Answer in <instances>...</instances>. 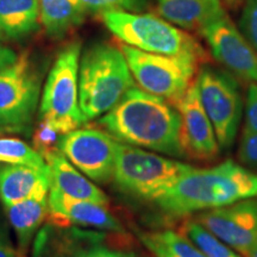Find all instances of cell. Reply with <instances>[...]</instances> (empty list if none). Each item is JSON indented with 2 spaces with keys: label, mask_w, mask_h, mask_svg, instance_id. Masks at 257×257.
Returning a JSON list of instances; mask_svg holds the SVG:
<instances>
[{
  "label": "cell",
  "mask_w": 257,
  "mask_h": 257,
  "mask_svg": "<svg viewBox=\"0 0 257 257\" xmlns=\"http://www.w3.org/2000/svg\"><path fill=\"white\" fill-rule=\"evenodd\" d=\"M98 124L119 143L175 159L182 157L178 110L142 88L134 86L128 89L99 118Z\"/></svg>",
  "instance_id": "1"
},
{
  "label": "cell",
  "mask_w": 257,
  "mask_h": 257,
  "mask_svg": "<svg viewBox=\"0 0 257 257\" xmlns=\"http://www.w3.org/2000/svg\"><path fill=\"white\" fill-rule=\"evenodd\" d=\"M257 198V174L232 160L208 168L193 167L153 201L163 214L181 218Z\"/></svg>",
  "instance_id": "2"
},
{
  "label": "cell",
  "mask_w": 257,
  "mask_h": 257,
  "mask_svg": "<svg viewBox=\"0 0 257 257\" xmlns=\"http://www.w3.org/2000/svg\"><path fill=\"white\" fill-rule=\"evenodd\" d=\"M134 86L120 48L104 42L92 44L79 66V105L85 123L110 111Z\"/></svg>",
  "instance_id": "3"
},
{
  "label": "cell",
  "mask_w": 257,
  "mask_h": 257,
  "mask_svg": "<svg viewBox=\"0 0 257 257\" xmlns=\"http://www.w3.org/2000/svg\"><path fill=\"white\" fill-rule=\"evenodd\" d=\"M100 17L106 28L126 46L159 55L193 57L201 63L206 60V53L194 37L155 15L108 11Z\"/></svg>",
  "instance_id": "4"
},
{
  "label": "cell",
  "mask_w": 257,
  "mask_h": 257,
  "mask_svg": "<svg viewBox=\"0 0 257 257\" xmlns=\"http://www.w3.org/2000/svg\"><path fill=\"white\" fill-rule=\"evenodd\" d=\"M192 168L174 157L118 142L112 181L127 197L153 202Z\"/></svg>",
  "instance_id": "5"
},
{
  "label": "cell",
  "mask_w": 257,
  "mask_h": 257,
  "mask_svg": "<svg viewBox=\"0 0 257 257\" xmlns=\"http://www.w3.org/2000/svg\"><path fill=\"white\" fill-rule=\"evenodd\" d=\"M81 44L72 42L57 54L41 93L40 119L47 120L61 135L85 123L79 105V66Z\"/></svg>",
  "instance_id": "6"
},
{
  "label": "cell",
  "mask_w": 257,
  "mask_h": 257,
  "mask_svg": "<svg viewBox=\"0 0 257 257\" xmlns=\"http://www.w3.org/2000/svg\"><path fill=\"white\" fill-rule=\"evenodd\" d=\"M135 81L144 91L175 106L194 81L201 62L186 56H167L146 53L121 43Z\"/></svg>",
  "instance_id": "7"
},
{
  "label": "cell",
  "mask_w": 257,
  "mask_h": 257,
  "mask_svg": "<svg viewBox=\"0 0 257 257\" xmlns=\"http://www.w3.org/2000/svg\"><path fill=\"white\" fill-rule=\"evenodd\" d=\"M41 100V74L27 53L0 72V131L31 133Z\"/></svg>",
  "instance_id": "8"
},
{
  "label": "cell",
  "mask_w": 257,
  "mask_h": 257,
  "mask_svg": "<svg viewBox=\"0 0 257 257\" xmlns=\"http://www.w3.org/2000/svg\"><path fill=\"white\" fill-rule=\"evenodd\" d=\"M195 81L220 150H229L236 141L242 119L243 101L238 82L230 74L212 66H202Z\"/></svg>",
  "instance_id": "9"
},
{
  "label": "cell",
  "mask_w": 257,
  "mask_h": 257,
  "mask_svg": "<svg viewBox=\"0 0 257 257\" xmlns=\"http://www.w3.org/2000/svg\"><path fill=\"white\" fill-rule=\"evenodd\" d=\"M117 149L118 141L101 128H75L57 142V150L96 184L112 181Z\"/></svg>",
  "instance_id": "10"
},
{
  "label": "cell",
  "mask_w": 257,
  "mask_h": 257,
  "mask_svg": "<svg viewBox=\"0 0 257 257\" xmlns=\"http://www.w3.org/2000/svg\"><path fill=\"white\" fill-rule=\"evenodd\" d=\"M195 220L244 257L257 245V198L200 212Z\"/></svg>",
  "instance_id": "11"
},
{
  "label": "cell",
  "mask_w": 257,
  "mask_h": 257,
  "mask_svg": "<svg viewBox=\"0 0 257 257\" xmlns=\"http://www.w3.org/2000/svg\"><path fill=\"white\" fill-rule=\"evenodd\" d=\"M212 56L225 69L244 81L257 82V53L227 16L205 25L199 31Z\"/></svg>",
  "instance_id": "12"
},
{
  "label": "cell",
  "mask_w": 257,
  "mask_h": 257,
  "mask_svg": "<svg viewBox=\"0 0 257 257\" xmlns=\"http://www.w3.org/2000/svg\"><path fill=\"white\" fill-rule=\"evenodd\" d=\"M174 107L180 114L182 157L201 162L216 160L220 154V147L214 128L201 105L195 80Z\"/></svg>",
  "instance_id": "13"
},
{
  "label": "cell",
  "mask_w": 257,
  "mask_h": 257,
  "mask_svg": "<svg viewBox=\"0 0 257 257\" xmlns=\"http://www.w3.org/2000/svg\"><path fill=\"white\" fill-rule=\"evenodd\" d=\"M48 205L50 216L61 225L75 224L100 231L124 232L123 225L112 216L107 206L68 197L53 187L48 194Z\"/></svg>",
  "instance_id": "14"
},
{
  "label": "cell",
  "mask_w": 257,
  "mask_h": 257,
  "mask_svg": "<svg viewBox=\"0 0 257 257\" xmlns=\"http://www.w3.org/2000/svg\"><path fill=\"white\" fill-rule=\"evenodd\" d=\"M50 173V187L68 197L108 206L110 199L91 179L76 169L59 150L43 154Z\"/></svg>",
  "instance_id": "15"
},
{
  "label": "cell",
  "mask_w": 257,
  "mask_h": 257,
  "mask_svg": "<svg viewBox=\"0 0 257 257\" xmlns=\"http://www.w3.org/2000/svg\"><path fill=\"white\" fill-rule=\"evenodd\" d=\"M162 18L187 31H200L205 25L224 16L220 0H156Z\"/></svg>",
  "instance_id": "16"
},
{
  "label": "cell",
  "mask_w": 257,
  "mask_h": 257,
  "mask_svg": "<svg viewBox=\"0 0 257 257\" xmlns=\"http://www.w3.org/2000/svg\"><path fill=\"white\" fill-rule=\"evenodd\" d=\"M49 189V168L40 169L25 165L0 167V200L4 206Z\"/></svg>",
  "instance_id": "17"
},
{
  "label": "cell",
  "mask_w": 257,
  "mask_h": 257,
  "mask_svg": "<svg viewBox=\"0 0 257 257\" xmlns=\"http://www.w3.org/2000/svg\"><path fill=\"white\" fill-rule=\"evenodd\" d=\"M48 194L49 191L38 192L23 200L4 206L10 224L17 237L18 253L22 257L27 255L38 227L46 219L49 212Z\"/></svg>",
  "instance_id": "18"
},
{
  "label": "cell",
  "mask_w": 257,
  "mask_h": 257,
  "mask_svg": "<svg viewBox=\"0 0 257 257\" xmlns=\"http://www.w3.org/2000/svg\"><path fill=\"white\" fill-rule=\"evenodd\" d=\"M38 0H0V40L22 41L40 29Z\"/></svg>",
  "instance_id": "19"
},
{
  "label": "cell",
  "mask_w": 257,
  "mask_h": 257,
  "mask_svg": "<svg viewBox=\"0 0 257 257\" xmlns=\"http://www.w3.org/2000/svg\"><path fill=\"white\" fill-rule=\"evenodd\" d=\"M40 21L50 37L61 38L82 24L87 9L81 0H38Z\"/></svg>",
  "instance_id": "20"
},
{
  "label": "cell",
  "mask_w": 257,
  "mask_h": 257,
  "mask_svg": "<svg viewBox=\"0 0 257 257\" xmlns=\"http://www.w3.org/2000/svg\"><path fill=\"white\" fill-rule=\"evenodd\" d=\"M138 238L155 257H206L182 232L173 230L140 231Z\"/></svg>",
  "instance_id": "21"
},
{
  "label": "cell",
  "mask_w": 257,
  "mask_h": 257,
  "mask_svg": "<svg viewBox=\"0 0 257 257\" xmlns=\"http://www.w3.org/2000/svg\"><path fill=\"white\" fill-rule=\"evenodd\" d=\"M182 233L188 237L206 257H242L236 250L217 238L197 220H188L184 224Z\"/></svg>",
  "instance_id": "22"
},
{
  "label": "cell",
  "mask_w": 257,
  "mask_h": 257,
  "mask_svg": "<svg viewBox=\"0 0 257 257\" xmlns=\"http://www.w3.org/2000/svg\"><path fill=\"white\" fill-rule=\"evenodd\" d=\"M0 163L25 165L40 169L48 168L43 155L18 138H0Z\"/></svg>",
  "instance_id": "23"
},
{
  "label": "cell",
  "mask_w": 257,
  "mask_h": 257,
  "mask_svg": "<svg viewBox=\"0 0 257 257\" xmlns=\"http://www.w3.org/2000/svg\"><path fill=\"white\" fill-rule=\"evenodd\" d=\"M102 239H105V236L100 232L95 234L93 238L87 242V245L82 246L80 244L76 248H73L72 251L68 253H63L61 257H135L131 253H126L119 250L110 249L107 246L101 245Z\"/></svg>",
  "instance_id": "24"
},
{
  "label": "cell",
  "mask_w": 257,
  "mask_h": 257,
  "mask_svg": "<svg viewBox=\"0 0 257 257\" xmlns=\"http://www.w3.org/2000/svg\"><path fill=\"white\" fill-rule=\"evenodd\" d=\"M85 8L93 12L138 11L146 5V0H81Z\"/></svg>",
  "instance_id": "25"
},
{
  "label": "cell",
  "mask_w": 257,
  "mask_h": 257,
  "mask_svg": "<svg viewBox=\"0 0 257 257\" xmlns=\"http://www.w3.org/2000/svg\"><path fill=\"white\" fill-rule=\"evenodd\" d=\"M239 28L243 36L257 53V0H245L239 19Z\"/></svg>",
  "instance_id": "26"
},
{
  "label": "cell",
  "mask_w": 257,
  "mask_h": 257,
  "mask_svg": "<svg viewBox=\"0 0 257 257\" xmlns=\"http://www.w3.org/2000/svg\"><path fill=\"white\" fill-rule=\"evenodd\" d=\"M61 136L62 135L50 123H48L47 120L40 119V123L37 124L34 134L35 149L40 152L42 155L50 152V150H54L55 147H57V142H59Z\"/></svg>",
  "instance_id": "27"
},
{
  "label": "cell",
  "mask_w": 257,
  "mask_h": 257,
  "mask_svg": "<svg viewBox=\"0 0 257 257\" xmlns=\"http://www.w3.org/2000/svg\"><path fill=\"white\" fill-rule=\"evenodd\" d=\"M257 134V82L250 83L245 101L243 136Z\"/></svg>",
  "instance_id": "28"
},
{
  "label": "cell",
  "mask_w": 257,
  "mask_h": 257,
  "mask_svg": "<svg viewBox=\"0 0 257 257\" xmlns=\"http://www.w3.org/2000/svg\"><path fill=\"white\" fill-rule=\"evenodd\" d=\"M238 157L240 163L246 168L257 169V134L242 137L239 144Z\"/></svg>",
  "instance_id": "29"
},
{
  "label": "cell",
  "mask_w": 257,
  "mask_h": 257,
  "mask_svg": "<svg viewBox=\"0 0 257 257\" xmlns=\"http://www.w3.org/2000/svg\"><path fill=\"white\" fill-rule=\"evenodd\" d=\"M18 54L14 49L0 43V72L11 67L18 59Z\"/></svg>",
  "instance_id": "30"
},
{
  "label": "cell",
  "mask_w": 257,
  "mask_h": 257,
  "mask_svg": "<svg viewBox=\"0 0 257 257\" xmlns=\"http://www.w3.org/2000/svg\"><path fill=\"white\" fill-rule=\"evenodd\" d=\"M0 257H17L14 244L3 229H0Z\"/></svg>",
  "instance_id": "31"
},
{
  "label": "cell",
  "mask_w": 257,
  "mask_h": 257,
  "mask_svg": "<svg viewBox=\"0 0 257 257\" xmlns=\"http://www.w3.org/2000/svg\"><path fill=\"white\" fill-rule=\"evenodd\" d=\"M245 257H257V245L255 246V248H252L250 251L248 252V255H246Z\"/></svg>",
  "instance_id": "32"
},
{
  "label": "cell",
  "mask_w": 257,
  "mask_h": 257,
  "mask_svg": "<svg viewBox=\"0 0 257 257\" xmlns=\"http://www.w3.org/2000/svg\"><path fill=\"white\" fill-rule=\"evenodd\" d=\"M230 6H237L242 0H225Z\"/></svg>",
  "instance_id": "33"
}]
</instances>
